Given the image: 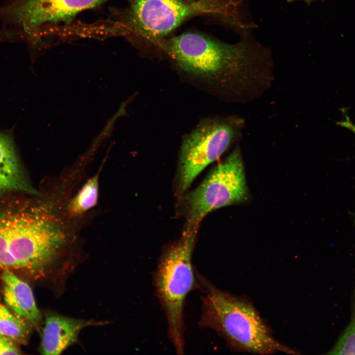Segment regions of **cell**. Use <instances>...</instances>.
Here are the masks:
<instances>
[{
    "mask_svg": "<svg viewBox=\"0 0 355 355\" xmlns=\"http://www.w3.org/2000/svg\"><path fill=\"white\" fill-rule=\"evenodd\" d=\"M60 222L43 206L22 204L0 212V261L32 272L53 265L66 242Z\"/></svg>",
    "mask_w": 355,
    "mask_h": 355,
    "instance_id": "cell-1",
    "label": "cell"
},
{
    "mask_svg": "<svg viewBox=\"0 0 355 355\" xmlns=\"http://www.w3.org/2000/svg\"><path fill=\"white\" fill-rule=\"evenodd\" d=\"M180 69L191 75L238 88L249 87L258 75L244 43L229 44L188 31L167 37L156 45Z\"/></svg>",
    "mask_w": 355,
    "mask_h": 355,
    "instance_id": "cell-2",
    "label": "cell"
},
{
    "mask_svg": "<svg viewBox=\"0 0 355 355\" xmlns=\"http://www.w3.org/2000/svg\"><path fill=\"white\" fill-rule=\"evenodd\" d=\"M204 288L200 324L221 335L233 350L267 355L298 353L273 335L252 303L220 289L200 277Z\"/></svg>",
    "mask_w": 355,
    "mask_h": 355,
    "instance_id": "cell-3",
    "label": "cell"
},
{
    "mask_svg": "<svg viewBox=\"0 0 355 355\" xmlns=\"http://www.w3.org/2000/svg\"><path fill=\"white\" fill-rule=\"evenodd\" d=\"M199 224H187L181 237L170 246L159 260L154 284L165 312L170 338L178 354H183V308L195 279L191 258Z\"/></svg>",
    "mask_w": 355,
    "mask_h": 355,
    "instance_id": "cell-4",
    "label": "cell"
},
{
    "mask_svg": "<svg viewBox=\"0 0 355 355\" xmlns=\"http://www.w3.org/2000/svg\"><path fill=\"white\" fill-rule=\"evenodd\" d=\"M230 0H133L124 31L144 45L156 47L186 21L199 16H225Z\"/></svg>",
    "mask_w": 355,
    "mask_h": 355,
    "instance_id": "cell-5",
    "label": "cell"
},
{
    "mask_svg": "<svg viewBox=\"0 0 355 355\" xmlns=\"http://www.w3.org/2000/svg\"><path fill=\"white\" fill-rule=\"evenodd\" d=\"M244 125L237 117L209 119L183 139L179 161V187L186 191L209 165L218 159L239 137Z\"/></svg>",
    "mask_w": 355,
    "mask_h": 355,
    "instance_id": "cell-6",
    "label": "cell"
},
{
    "mask_svg": "<svg viewBox=\"0 0 355 355\" xmlns=\"http://www.w3.org/2000/svg\"><path fill=\"white\" fill-rule=\"evenodd\" d=\"M247 198L244 164L236 148L187 195V224H199L211 212L244 202Z\"/></svg>",
    "mask_w": 355,
    "mask_h": 355,
    "instance_id": "cell-7",
    "label": "cell"
},
{
    "mask_svg": "<svg viewBox=\"0 0 355 355\" xmlns=\"http://www.w3.org/2000/svg\"><path fill=\"white\" fill-rule=\"evenodd\" d=\"M106 0H14L12 13L20 30L32 38L47 25L71 20L79 12Z\"/></svg>",
    "mask_w": 355,
    "mask_h": 355,
    "instance_id": "cell-8",
    "label": "cell"
},
{
    "mask_svg": "<svg viewBox=\"0 0 355 355\" xmlns=\"http://www.w3.org/2000/svg\"><path fill=\"white\" fill-rule=\"evenodd\" d=\"M103 322L74 319L56 313L46 315L42 331L40 352L45 355L61 354L77 341L84 328Z\"/></svg>",
    "mask_w": 355,
    "mask_h": 355,
    "instance_id": "cell-9",
    "label": "cell"
},
{
    "mask_svg": "<svg viewBox=\"0 0 355 355\" xmlns=\"http://www.w3.org/2000/svg\"><path fill=\"white\" fill-rule=\"evenodd\" d=\"M4 284V299L15 314L37 327L42 320L30 285L9 270L2 275Z\"/></svg>",
    "mask_w": 355,
    "mask_h": 355,
    "instance_id": "cell-10",
    "label": "cell"
},
{
    "mask_svg": "<svg viewBox=\"0 0 355 355\" xmlns=\"http://www.w3.org/2000/svg\"><path fill=\"white\" fill-rule=\"evenodd\" d=\"M14 191L39 194L27 180L11 140L0 133V195Z\"/></svg>",
    "mask_w": 355,
    "mask_h": 355,
    "instance_id": "cell-11",
    "label": "cell"
},
{
    "mask_svg": "<svg viewBox=\"0 0 355 355\" xmlns=\"http://www.w3.org/2000/svg\"><path fill=\"white\" fill-rule=\"evenodd\" d=\"M99 178V172L89 178L71 200L67 208L71 215L74 217L81 215L97 204Z\"/></svg>",
    "mask_w": 355,
    "mask_h": 355,
    "instance_id": "cell-12",
    "label": "cell"
},
{
    "mask_svg": "<svg viewBox=\"0 0 355 355\" xmlns=\"http://www.w3.org/2000/svg\"><path fill=\"white\" fill-rule=\"evenodd\" d=\"M29 332L30 328L25 320L13 315L0 304V335L10 340L24 343Z\"/></svg>",
    "mask_w": 355,
    "mask_h": 355,
    "instance_id": "cell-13",
    "label": "cell"
},
{
    "mask_svg": "<svg viewBox=\"0 0 355 355\" xmlns=\"http://www.w3.org/2000/svg\"><path fill=\"white\" fill-rule=\"evenodd\" d=\"M328 354L355 355V316Z\"/></svg>",
    "mask_w": 355,
    "mask_h": 355,
    "instance_id": "cell-14",
    "label": "cell"
},
{
    "mask_svg": "<svg viewBox=\"0 0 355 355\" xmlns=\"http://www.w3.org/2000/svg\"><path fill=\"white\" fill-rule=\"evenodd\" d=\"M17 348L10 340L2 336L0 338V355H17L19 354Z\"/></svg>",
    "mask_w": 355,
    "mask_h": 355,
    "instance_id": "cell-15",
    "label": "cell"
},
{
    "mask_svg": "<svg viewBox=\"0 0 355 355\" xmlns=\"http://www.w3.org/2000/svg\"><path fill=\"white\" fill-rule=\"evenodd\" d=\"M287 0L288 2H291V1H295V0H305V1H306L308 2V1H312V0Z\"/></svg>",
    "mask_w": 355,
    "mask_h": 355,
    "instance_id": "cell-16",
    "label": "cell"
},
{
    "mask_svg": "<svg viewBox=\"0 0 355 355\" xmlns=\"http://www.w3.org/2000/svg\"><path fill=\"white\" fill-rule=\"evenodd\" d=\"M2 336H1V335H0V338H1Z\"/></svg>",
    "mask_w": 355,
    "mask_h": 355,
    "instance_id": "cell-17",
    "label": "cell"
}]
</instances>
